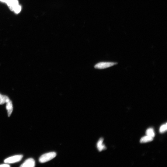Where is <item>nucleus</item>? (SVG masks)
<instances>
[{
	"mask_svg": "<svg viewBox=\"0 0 167 167\" xmlns=\"http://www.w3.org/2000/svg\"><path fill=\"white\" fill-rule=\"evenodd\" d=\"M103 138H100L97 144V147L100 152L102 151L103 150H106V148L105 146L103 143Z\"/></svg>",
	"mask_w": 167,
	"mask_h": 167,
	"instance_id": "obj_6",
	"label": "nucleus"
},
{
	"mask_svg": "<svg viewBox=\"0 0 167 167\" xmlns=\"http://www.w3.org/2000/svg\"><path fill=\"white\" fill-rule=\"evenodd\" d=\"M118 64L117 63L113 62H101L95 65V68L98 69H104L112 67Z\"/></svg>",
	"mask_w": 167,
	"mask_h": 167,
	"instance_id": "obj_2",
	"label": "nucleus"
},
{
	"mask_svg": "<svg viewBox=\"0 0 167 167\" xmlns=\"http://www.w3.org/2000/svg\"><path fill=\"white\" fill-rule=\"evenodd\" d=\"M6 108L8 111V116L10 117L12 113L13 109L12 102L10 100L7 103Z\"/></svg>",
	"mask_w": 167,
	"mask_h": 167,
	"instance_id": "obj_7",
	"label": "nucleus"
},
{
	"mask_svg": "<svg viewBox=\"0 0 167 167\" xmlns=\"http://www.w3.org/2000/svg\"><path fill=\"white\" fill-rule=\"evenodd\" d=\"M10 100L9 99L7 96L0 94V105L7 103Z\"/></svg>",
	"mask_w": 167,
	"mask_h": 167,
	"instance_id": "obj_8",
	"label": "nucleus"
},
{
	"mask_svg": "<svg viewBox=\"0 0 167 167\" xmlns=\"http://www.w3.org/2000/svg\"><path fill=\"white\" fill-rule=\"evenodd\" d=\"M22 9V7L20 5H18L14 9V12L16 14H18L21 11Z\"/></svg>",
	"mask_w": 167,
	"mask_h": 167,
	"instance_id": "obj_12",
	"label": "nucleus"
},
{
	"mask_svg": "<svg viewBox=\"0 0 167 167\" xmlns=\"http://www.w3.org/2000/svg\"><path fill=\"white\" fill-rule=\"evenodd\" d=\"M153 140V137L147 136L142 137L141 139L140 142L141 143H145L151 141Z\"/></svg>",
	"mask_w": 167,
	"mask_h": 167,
	"instance_id": "obj_9",
	"label": "nucleus"
},
{
	"mask_svg": "<svg viewBox=\"0 0 167 167\" xmlns=\"http://www.w3.org/2000/svg\"><path fill=\"white\" fill-rule=\"evenodd\" d=\"M23 157L22 155H16L9 157L4 160L6 163H13L20 161Z\"/></svg>",
	"mask_w": 167,
	"mask_h": 167,
	"instance_id": "obj_3",
	"label": "nucleus"
},
{
	"mask_svg": "<svg viewBox=\"0 0 167 167\" xmlns=\"http://www.w3.org/2000/svg\"><path fill=\"white\" fill-rule=\"evenodd\" d=\"M10 165L8 164H3L0 165V167H9Z\"/></svg>",
	"mask_w": 167,
	"mask_h": 167,
	"instance_id": "obj_13",
	"label": "nucleus"
},
{
	"mask_svg": "<svg viewBox=\"0 0 167 167\" xmlns=\"http://www.w3.org/2000/svg\"><path fill=\"white\" fill-rule=\"evenodd\" d=\"M147 136L154 138L155 136L154 130L152 128H149L147 130L146 132Z\"/></svg>",
	"mask_w": 167,
	"mask_h": 167,
	"instance_id": "obj_10",
	"label": "nucleus"
},
{
	"mask_svg": "<svg viewBox=\"0 0 167 167\" xmlns=\"http://www.w3.org/2000/svg\"><path fill=\"white\" fill-rule=\"evenodd\" d=\"M6 0H0V1L2 2H5Z\"/></svg>",
	"mask_w": 167,
	"mask_h": 167,
	"instance_id": "obj_14",
	"label": "nucleus"
},
{
	"mask_svg": "<svg viewBox=\"0 0 167 167\" xmlns=\"http://www.w3.org/2000/svg\"><path fill=\"white\" fill-rule=\"evenodd\" d=\"M167 123L166 124H164L162 125L159 129L160 132L161 133H163L165 132L167 130Z\"/></svg>",
	"mask_w": 167,
	"mask_h": 167,
	"instance_id": "obj_11",
	"label": "nucleus"
},
{
	"mask_svg": "<svg viewBox=\"0 0 167 167\" xmlns=\"http://www.w3.org/2000/svg\"><path fill=\"white\" fill-rule=\"evenodd\" d=\"M57 156L56 153L51 152L45 154L41 156L39 158V161L41 163H44L51 160Z\"/></svg>",
	"mask_w": 167,
	"mask_h": 167,
	"instance_id": "obj_1",
	"label": "nucleus"
},
{
	"mask_svg": "<svg viewBox=\"0 0 167 167\" xmlns=\"http://www.w3.org/2000/svg\"><path fill=\"white\" fill-rule=\"evenodd\" d=\"M5 3L12 11H13L19 5L18 0H6Z\"/></svg>",
	"mask_w": 167,
	"mask_h": 167,
	"instance_id": "obj_4",
	"label": "nucleus"
},
{
	"mask_svg": "<svg viewBox=\"0 0 167 167\" xmlns=\"http://www.w3.org/2000/svg\"><path fill=\"white\" fill-rule=\"evenodd\" d=\"M35 165V162L32 158H30L26 160L20 166L21 167H34Z\"/></svg>",
	"mask_w": 167,
	"mask_h": 167,
	"instance_id": "obj_5",
	"label": "nucleus"
}]
</instances>
